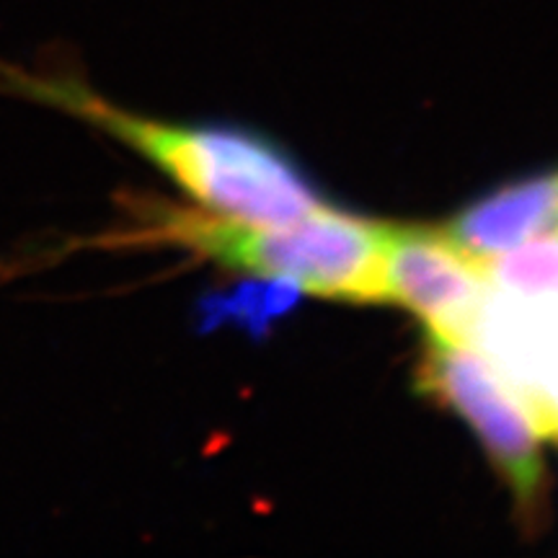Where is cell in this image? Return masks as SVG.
I'll list each match as a JSON object with an SVG mask.
<instances>
[{
	"mask_svg": "<svg viewBox=\"0 0 558 558\" xmlns=\"http://www.w3.org/2000/svg\"><path fill=\"white\" fill-rule=\"evenodd\" d=\"M386 288L388 303L414 311L432 337L471 344L488 292L486 262L460 248L448 230L390 226Z\"/></svg>",
	"mask_w": 558,
	"mask_h": 558,
	"instance_id": "obj_5",
	"label": "cell"
},
{
	"mask_svg": "<svg viewBox=\"0 0 558 558\" xmlns=\"http://www.w3.org/2000/svg\"><path fill=\"white\" fill-rule=\"evenodd\" d=\"M0 90L104 130L222 218L248 226H284L324 207V197L303 166L254 130L230 124L190 128L132 114L65 73L0 65Z\"/></svg>",
	"mask_w": 558,
	"mask_h": 558,
	"instance_id": "obj_1",
	"label": "cell"
},
{
	"mask_svg": "<svg viewBox=\"0 0 558 558\" xmlns=\"http://www.w3.org/2000/svg\"><path fill=\"white\" fill-rule=\"evenodd\" d=\"M488 292L473 341L558 439V239L486 262Z\"/></svg>",
	"mask_w": 558,
	"mask_h": 558,
	"instance_id": "obj_3",
	"label": "cell"
},
{
	"mask_svg": "<svg viewBox=\"0 0 558 558\" xmlns=\"http://www.w3.org/2000/svg\"><path fill=\"white\" fill-rule=\"evenodd\" d=\"M300 292L303 290L284 277L246 279L233 288L202 295L194 316H197L199 331L228 326V329L243 331L248 339L264 341L279 320L298 308Z\"/></svg>",
	"mask_w": 558,
	"mask_h": 558,
	"instance_id": "obj_7",
	"label": "cell"
},
{
	"mask_svg": "<svg viewBox=\"0 0 558 558\" xmlns=\"http://www.w3.org/2000/svg\"><path fill=\"white\" fill-rule=\"evenodd\" d=\"M558 226V171L512 181L471 202L450 220L448 235L481 262L507 254Z\"/></svg>",
	"mask_w": 558,
	"mask_h": 558,
	"instance_id": "obj_6",
	"label": "cell"
},
{
	"mask_svg": "<svg viewBox=\"0 0 558 558\" xmlns=\"http://www.w3.org/2000/svg\"><path fill=\"white\" fill-rule=\"evenodd\" d=\"M414 388L476 432L494 471L518 501L522 520L538 522L546 484L543 435L533 411L486 354L471 352L469 344L429 337L418 354Z\"/></svg>",
	"mask_w": 558,
	"mask_h": 558,
	"instance_id": "obj_4",
	"label": "cell"
},
{
	"mask_svg": "<svg viewBox=\"0 0 558 558\" xmlns=\"http://www.w3.org/2000/svg\"><path fill=\"white\" fill-rule=\"evenodd\" d=\"M140 215L130 243H173L220 262L228 269L292 279L303 292L388 303L386 246L390 226L318 207L284 226H254L233 218L166 205H132Z\"/></svg>",
	"mask_w": 558,
	"mask_h": 558,
	"instance_id": "obj_2",
	"label": "cell"
}]
</instances>
